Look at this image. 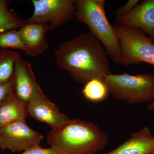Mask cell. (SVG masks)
Instances as JSON below:
<instances>
[{"mask_svg": "<svg viewBox=\"0 0 154 154\" xmlns=\"http://www.w3.org/2000/svg\"><path fill=\"white\" fill-rule=\"evenodd\" d=\"M43 136L28 126L25 120L17 122L0 128V148L13 152L25 151L39 145Z\"/></svg>", "mask_w": 154, "mask_h": 154, "instance_id": "obj_7", "label": "cell"}, {"mask_svg": "<svg viewBox=\"0 0 154 154\" xmlns=\"http://www.w3.org/2000/svg\"><path fill=\"white\" fill-rule=\"evenodd\" d=\"M105 0H75V18L85 24L105 48L108 56L120 63L121 50L117 34L108 21L105 11Z\"/></svg>", "mask_w": 154, "mask_h": 154, "instance_id": "obj_3", "label": "cell"}, {"mask_svg": "<svg viewBox=\"0 0 154 154\" xmlns=\"http://www.w3.org/2000/svg\"><path fill=\"white\" fill-rule=\"evenodd\" d=\"M116 22L119 25L141 30L149 35L154 43V0L143 1Z\"/></svg>", "mask_w": 154, "mask_h": 154, "instance_id": "obj_10", "label": "cell"}, {"mask_svg": "<svg viewBox=\"0 0 154 154\" xmlns=\"http://www.w3.org/2000/svg\"><path fill=\"white\" fill-rule=\"evenodd\" d=\"M19 31L26 55L35 57L48 49L49 45L45 37L46 33L50 31L48 24H25Z\"/></svg>", "mask_w": 154, "mask_h": 154, "instance_id": "obj_11", "label": "cell"}, {"mask_svg": "<svg viewBox=\"0 0 154 154\" xmlns=\"http://www.w3.org/2000/svg\"><path fill=\"white\" fill-rule=\"evenodd\" d=\"M103 82L109 94L117 101L131 105L153 101L154 74L133 75L128 73H110L105 77Z\"/></svg>", "mask_w": 154, "mask_h": 154, "instance_id": "obj_4", "label": "cell"}, {"mask_svg": "<svg viewBox=\"0 0 154 154\" xmlns=\"http://www.w3.org/2000/svg\"><path fill=\"white\" fill-rule=\"evenodd\" d=\"M147 109L149 111H153L154 110V102L153 101L150 103H149L148 105H147Z\"/></svg>", "mask_w": 154, "mask_h": 154, "instance_id": "obj_21", "label": "cell"}, {"mask_svg": "<svg viewBox=\"0 0 154 154\" xmlns=\"http://www.w3.org/2000/svg\"><path fill=\"white\" fill-rule=\"evenodd\" d=\"M108 57L101 42L91 33L63 42L54 51L57 66L83 85L95 79L103 81L110 73Z\"/></svg>", "mask_w": 154, "mask_h": 154, "instance_id": "obj_1", "label": "cell"}, {"mask_svg": "<svg viewBox=\"0 0 154 154\" xmlns=\"http://www.w3.org/2000/svg\"><path fill=\"white\" fill-rule=\"evenodd\" d=\"M11 1L0 0V33L20 29L25 25V19L9 9Z\"/></svg>", "mask_w": 154, "mask_h": 154, "instance_id": "obj_14", "label": "cell"}, {"mask_svg": "<svg viewBox=\"0 0 154 154\" xmlns=\"http://www.w3.org/2000/svg\"><path fill=\"white\" fill-rule=\"evenodd\" d=\"M20 154H60L55 149L50 147L43 148L40 145L34 146L28 149Z\"/></svg>", "mask_w": 154, "mask_h": 154, "instance_id": "obj_19", "label": "cell"}, {"mask_svg": "<svg viewBox=\"0 0 154 154\" xmlns=\"http://www.w3.org/2000/svg\"><path fill=\"white\" fill-rule=\"evenodd\" d=\"M20 54L8 48H0V83L8 82L13 78L16 59Z\"/></svg>", "mask_w": 154, "mask_h": 154, "instance_id": "obj_15", "label": "cell"}, {"mask_svg": "<svg viewBox=\"0 0 154 154\" xmlns=\"http://www.w3.org/2000/svg\"><path fill=\"white\" fill-rule=\"evenodd\" d=\"M28 102L22 101L14 89L0 103V128L17 122L25 120L29 116Z\"/></svg>", "mask_w": 154, "mask_h": 154, "instance_id": "obj_13", "label": "cell"}, {"mask_svg": "<svg viewBox=\"0 0 154 154\" xmlns=\"http://www.w3.org/2000/svg\"></svg>", "mask_w": 154, "mask_h": 154, "instance_id": "obj_23", "label": "cell"}, {"mask_svg": "<svg viewBox=\"0 0 154 154\" xmlns=\"http://www.w3.org/2000/svg\"><path fill=\"white\" fill-rule=\"evenodd\" d=\"M153 154H154V153H153Z\"/></svg>", "mask_w": 154, "mask_h": 154, "instance_id": "obj_22", "label": "cell"}, {"mask_svg": "<svg viewBox=\"0 0 154 154\" xmlns=\"http://www.w3.org/2000/svg\"><path fill=\"white\" fill-rule=\"evenodd\" d=\"M139 2V0H129L124 6L117 9L115 12L116 20L126 16L137 5Z\"/></svg>", "mask_w": 154, "mask_h": 154, "instance_id": "obj_18", "label": "cell"}, {"mask_svg": "<svg viewBox=\"0 0 154 154\" xmlns=\"http://www.w3.org/2000/svg\"><path fill=\"white\" fill-rule=\"evenodd\" d=\"M82 94L88 101L99 102L107 98L109 92L103 81L95 79L85 85L82 90Z\"/></svg>", "mask_w": 154, "mask_h": 154, "instance_id": "obj_16", "label": "cell"}, {"mask_svg": "<svg viewBox=\"0 0 154 154\" xmlns=\"http://www.w3.org/2000/svg\"><path fill=\"white\" fill-rule=\"evenodd\" d=\"M14 89V79L9 82L0 83V103L5 99L6 97Z\"/></svg>", "mask_w": 154, "mask_h": 154, "instance_id": "obj_20", "label": "cell"}, {"mask_svg": "<svg viewBox=\"0 0 154 154\" xmlns=\"http://www.w3.org/2000/svg\"><path fill=\"white\" fill-rule=\"evenodd\" d=\"M107 135L92 122L79 119L48 134L51 147L60 154H96L108 143Z\"/></svg>", "mask_w": 154, "mask_h": 154, "instance_id": "obj_2", "label": "cell"}, {"mask_svg": "<svg viewBox=\"0 0 154 154\" xmlns=\"http://www.w3.org/2000/svg\"><path fill=\"white\" fill-rule=\"evenodd\" d=\"M28 112L30 116L48 125L51 129L62 127L71 119L62 113L43 92L28 102Z\"/></svg>", "mask_w": 154, "mask_h": 154, "instance_id": "obj_9", "label": "cell"}, {"mask_svg": "<svg viewBox=\"0 0 154 154\" xmlns=\"http://www.w3.org/2000/svg\"><path fill=\"white\" fill-rule=\"evenodd\" d=\"M33 15L25 19V24H46L51 30L75 18V0H33Z\"/></svg>", "mask_w": 154, "mask_h": 154, "instance_id": "obj_6", "label": "cell"}, {"mask_svg": "<svg viewBox=\"0 0 154 154\" xmlns=\"http://www.w3.org/2000/svg\"><path fill=\"white\" fill-rule=\"evenodd\" d=\"M154 136L147 127L132 133L131 137L110 151L102 154H153Z\"/></svg>", "mask_w": 154, "mask_h": 154, "instance_id": "obj_12", "label": "cell"}, {"mask_svg": "<svg viewBox=\"0 0 154 154\" xmlns=\"http://www.w3.org/2000/svg\"><path fill=\"white\" fill-rule=\"evenodd\" d=\"M0 48H12L25 51V46L19 30H9L0 33Z\"/></svg>", "mask_w": 154, "mask_h": 154, "instance_id": "obj_17", "label": "cell"}, {"mask_svg": "<svg viewBox=\"0 0 154 154\" xmlns=\"http://www.w3.org/2000/svg\"><path fill=\"white\" fill-rule=\"evenodd\" d=\"M120 45V64L128 66L142 63L154 66V43L143 31L118 24L113 25Z\"/></svg>", "mask_w": 154, "mask_h": 154, "instance_id": "obj_5", "label": "cell"}, {"mask_svg": "<svg viewBox=\"0 0 154 154\" xmlns=\"http://www.w3.org/2000/svg\"><path fill=\"white\" fill-rule=\"evenodd\" d=\"M14 91L22 101L29 102L43 92L35 78L31 64L19 54L14 66Z\"/></svg>", "mask_w": 154, "mask_h": 154, "instance_id": "obj_8", "label": "cell"}]
</instances>
